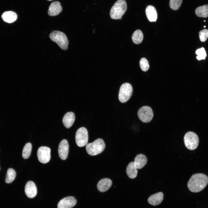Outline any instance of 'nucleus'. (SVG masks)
I'll return each mask as SVG.
<instances>
[{"mask_svg": "<svg viewBox=\"0 0 208 208\" xmlns=\"http://www.w3.org/2000/svg\"><path fill=\"white\" fill-rule=\"evenodd\" d=\"M208 183V177L205 174L197 173L193 175L187 183L190 190L193 192H198L203 190Z\"/></svg>", "mask_w": 208, "mask_h": 208, "instance_id": "nucleus-1", "label": "nucleus"}, {"mask_svg": "<svg viewBox=\"0 0 208 208\" xmlns=\"http://www.w3.org/2000/svg\"><path fill=\"white\" fill-rule=\"evenodd\" d=\"M127 8L125 0H118L111 9L109 13L110 17L113 19H121Z\"/></svg>", "mask_w": 208, "mask_h": 208, "instance_id": "nucleus-2", "label": "nucleus"}, {"mask_svg": "<svg viewBox=\"0 0 208 208\" xmlns=\"http://www.w3.org/2000/svg\"><path fill=\"white\" fill-rule=\"evenodd\" d=\"M105 147V144L103 140L101 138H98L92 143L87 144L86 149L88 154L91 156H94L103 152Z\"/></svg>", "mask_w": 208, "mask_h": 208, "instance_id": "nucleus-3", "label": "nucleus"}, {"mask_svg": "<svg viewBox=\"0 0 208 208\" xmlns=\"http://www.w3.org/2000/svg\"><path fill=\"white\" fill-rule=\"evenodd\" d=\"M49 37L51 40L56 42L62 49H67L68 41L66 36L63 32L54 31L50 34Z\"/></svg>", "mask_w": 208, "mask_h": 208, "instance_id": "nucleus-4", "label": "nucleus"}, {"mask_svg": "<svg viewBox=\"0 0 208 208\" xmlns=\"http://www.w3.org/2000/svg\"><path fill=\"white\" fill-rule=\"evenodd\" d=\"M184 141L186 147L190 150H194L198 146L199 138L197 135L194 132H187L184 137Z\"/></svg>", "mask_w": 208, "mask_h": 208, "instance_id": "nucleus-5", "label": "nucleus"}, {"mask_svg": "<svg viewBox=\"0 0 208 208\" xmlns=\"http://www.w3.org/2000/svg\"><path fill=\"white\" fill-rule=\"evenodd\" d=\"M133 92L131 85L128 83H125L121 86L118 94V99L121 103L127 102L131 98Z\"/></svg>", "mask_w": 208, "mask_h": 208, "instance_id": "nucleus-6", "label": "nucleus"}, {"mask_svg": "<svg viewBox=\"0 0 208 208\" xmlns=\"http://www.w3.org/2000/svg\"><path fill=\"white\" fill-rule=\"evenodd\" d=\"M75 142L77 145L82 147L86 145L88 141V133L84 127H81L77 131L75 135Z\"/></svg>", "mask_w": 208, "mask_h": 208, "instance_id": "nucleus-7", "label": "nucleus"}, {"mask_svg": "<svg viewBox=\"0 0 208 208\" xmlns=\"http://www.w3.org/2000/svg\"><path fill=\"white\" fill-rule=\"evenodd\" d=\"M138 115L139 119L144 122H148L152 119L153 114L152 109L149 106L142 107L139 110Z\"/></svg>", "mask_w": 208, "mask_h": 208, "instance_id": "nucleus-8", "label": "nucleus"}, {"mask_svg": "<svg viewBox=\"0 0 208 208\" xmlns=\"http://www.w3.org/2000/svg\"><path fill=\"white\" fill-rule=\"evenodd\" d=\"M38 159L40 162L43 164L48 162L51 159V149L47 146L39 147L37 151Z\"/></svg>", "mask_w": 208, "mask_h": 208, "instance_id": "nucleus-9", "label": "nucleus"}, {"mask_svg": "<svg viewBox=\"0 0 208 208\" xmlns=\"http://www.w3.org/2000/svg\"><path fill=\"white\" fill-rule=\"evenodd\" d=\"M69 144L68 141L63 139L60 142L58 147L59 156L62 160L66 159L68 157L69 152Z\"/></svg>", "mask_w": 208, "mask_h": 208, "instance_id": "nucleus-10", "label": "nucleus"}, {"mask_svg": "<svg viewBox=\"0 0 208 208\" xmlns=\"http://www.w3.org/2000/svg\"><path fill=\"white\" fill-rule=\"evenodd\" d=\"M75 198L72 196L65 197L61 200L57 205V208H71L76 204Z\"/></svg>", "mask_w": 208, "mask_h": 208, "instance_id": "nucleus-11", "label": "nucleus"}, {"mask_svg": "<svg viewBox=\"0 0 208 208\" xmlns=\"http://www.w3.org/2000/svg\"><path fill=\"white\" fill-rule=\"evenodd\" d=\"M25 194L30 198L34 197L37 193L36 187L34 182L29 181L26 183L25 189Z\"/></svg>", "mask_w": 208, "mask_h": 208, "instance_id": "nucleus-12", "label": "nucleus"}, {"mask_svg": "<svg viewBox=\"0 0 208 208\" xmlns=\"http://www.w3.org/2000/svg\"><path fill=\"white\" fill-rule=\"evenodd\" d=\"M62 10V8L60 3L55 1L52 2L49 6L48 13L49 16H54L58 15Z\"/></svg>", "mask_w": 208, "mask_h": 208, "instance_id": "nucleus-13", "label": "nucleus"}, {"mask_svg": "<svg viewBox=\"0 0 208 208\" xmlns=\"http://www.w3.org/2000/svg\"><path fill=\"white\" fill-rule=\"evenodd\" d=\"M75 119V116L74 113L72 112H68L64 116L62 122L65 127L68 129L73 125Z\"/></svg>", "mask_w": 208, "mask_h": 208, "instance_id": "nucleus-14", "label": "nucleus"}, {"mask_svg": "<svg viewBox=\"0 0 208 208\" xmlns=\"http://www.w3.org/2000/svg\"><path fill=\"white\" fill-rule=\"evenodd\" d=\"M112 184V181L108 178H104L100 180L97 184L98 190L101 192H104L108 190Z\"/></svg>", "mask_w": 208, "mask_h": 208, "instance_id": "nucleus-15", "label": "nucleus"}, {"mask_svg": "<svg viewBox=\"0 0 208 208\" xmlns=\"http://www.w3.org/2000/svg\"><path fill=\"white\" fill-rule=\"evenodd\" d=\"M145 12L146 16L148 20L151 22H155L157 18V11L153 6L149 5L146 7Z\"/></svg>", "mask_w": 208, "mask_h": 208, "instance_id": "nucleus-16", "label": "nucleus"}, {"mask_svg": "<svg viewBox=\"0 0 208 208\" xmlns=\"http://www.w3.org/2000/svg\"><path fill=\"white\" fill-rule=\"evenodd\" d=\"M163 197V194L161 192H159L150 196L148 198V201L150 204L156 206L162 202Z\"/></svg>", "mask_w": 208, "mask_h": 208, "instance_id": "nucleus-17", "label": "nucleus"}, {"mask_svg": "<svg viewBox=\"0 0 208 208\" xmlns=\"http://www.w3.org/2000/svg\"><path fill=\"white\" fill-rule=\"evenodd\" d=\"M147 161L146 157L143 154H140L135 157L134 162L137 169H140L146 165Z\"/></svg>", "mask_w": 208, "mask_h": 208, "instance_id": "nucleus-18", "label": "nucleus"}, {"mask_svg": "<svg viewBox=\"0 0 208 208\" xmlns=\"http://www.w3.org/2000/svg\"><path fill=\"white\" fill-rule=\"evenodd\" d=\"M1 17L3 20L5 22L11 23L16 21L17 18L16 14L12 11H6L3 12Z\"/></svg>", "mask_w": 208, "mask_h": 208, "instance_id": "nucleus-19", "label": "nucleus"}, {"mask_svg": "<svg viewBox=\"0 0 208 208\" xmlns=\"http://www.w3.org/2000/svg\"><path fill=\"white\" fill-rule=\"evenodd\" d=\"M126 173L128 177L130 179H133L136 177L138 170L134 162H131L129 164L127 167Z\"/></svg>", "mask_w": 208, "mask_h": 208, "instance_id": "nucleus-20", "label": "nucleus"}, {"mask_svg": "<svg viewBox=\"0 0 208 208\" xmlns=\"http://www.w3.org/2000/svg\"><path fill=\"white\" fill-rule=\"evenodd\" d=\"M195 13L198 17L206 18L208 16V5L198 7L195 10Z\"/></svg>", "mask_w": 208, "mask_h": 208, "instance_id": "nucleus-21", "label": "nucleus"}, {"mask_svg": "<svg viewBox=\"0 0 208 208\" xmlns=\"http://www.w3.org/2000/svg\"><path fill=\"white\" fill-rule=\"evenodd\" d=\"M143 38V35L142 31L140 30H135L133 34L132 39L134 43L139 44L141 43Z\"/></svg>", "mask_w": 208, "mask_h": 208, "instance_id": "nucleus-22", "label": "nucleus"}, {"mask_svg": "<svg viewBox=\"0 0 208 208\" xmlns=\"http://www.w3.org/2000/svg\"><path fill=\"white\" fill-rule=\"evenodd\" d=\"M16 172L12 168H9L7 171L5 181L7 183H12L14 180L16 176Z\"/></svg>", "mask_w": 208, "mask_h": 208, "instance_id": "nucleus-23", "label": "nucleus"}, {"mask_svg": "<svg viewBox=\"0 0 208 208\" xmlns=\"http://www.w3.org/2000/svg\"><path fill=\"white\" fill-rule=\"evenodd\" d=\"M32 146L30 143H26L24 146L22 152V156L25 159L28 158L31 153Z\"/></svg>", "mask_w": 208, "mask_h": 208, "instance_id": "nucleus-24", "label": "nucleus"}, {"mask_svg": "<svg viewBox=\"0 0 208 208\" xmlns=\"http://www.w3.org/2000/svg\"><path fill=\"white\" fill-rule=\"evenodd\" d=\"M182 1L183 0H170V6L173 10H177L181 6Z\"/></svg>", "mask_w": 208, "mask_h": 208, "instance_id": "nucleus-25", "label": "nucleus"}, {"mask_svg": "<svg viewBox=\"0 0 208 208\" xmlns=\"http://www.w3.org/2000/svg\"><path fill=\"white\" fill-rule=\"evenodd\" d=\"M196 53L198 55L196 58L199 60L205 59L207 56L206 52L203 47L197 49Z\"/></svg>", "mask_w": 208, "mask_h": 208, "instance_id": "nucleus-26", "label": "nucleus"}, {"mask_svg": "<svg viewBox=\"0 0 208 208\" xmlns=\"http://www.w3.org/2000/svg\"><path fill=\"white\" fill-rule=\"evenodd\" d=\"M140 65L142 70L144 71H147L149 68L148 62L145 58L141 59L140 62Z\"/></svg>", "mask_w": 208, "mask_h": 208, "instance_id": "nucleus-27", "label": "nucleus"}, {"mask_svg": "<svg viewBox=\"0 0 208 208\" xmlns=\"http://www.w3.org/2000/svg\"><path fill=\"white\" fill-rule=\"evenodd\" d=\"M199 34L200 40L202 42H205L208 38V29H204L200 31Z\"/></svg>", "mask_w": 208, "mask_h": 208, "instance_id": "nucleus-28", "label": "nucleus"}, {"mask_svg": "<svg viewBox=\"0 0 208 208\" xmlns=\"http://www.w3.org/2000/svg\"><path fill=\"white\" fill-rule=\"evenodd\" d=\"M204 27H206V26H204Z\"/></svg>", "mask_w": 208, "mask_h": 208, "instance_id": "nucleus-29", "label": "nucleus"}, {"mask_svg": "<svg viewBox=\"0 0 208 208\" xmlns=\"http://www.w3.org/2000/svg\"><path fill=\"white\" fill-rule=\"evenodd\" d=\"M47 0L50 1H51V0Z\"/></svg>", "mask_w": 208, "mask_h": 208, "instance_id": "nucleus-30", "label": "nucleus"}, {"mask_svg": "<svg viewBox=\"0 0 208 208\" xmlns=\"http://www.w3.org/2000/svg\"></svg>", "mask_w": 208, "mask_h": 208, "instance_id": "nucleus-31", "label": "nucleus"}]
</instances>
